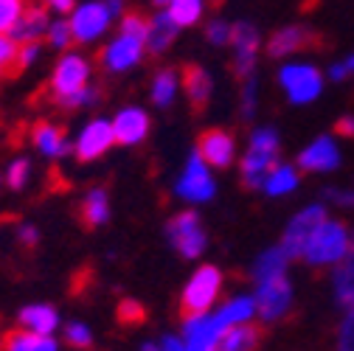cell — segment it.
<instances>
[{
  "mask_svg": "<svg viewBox=\"0 0 354 351\" xmlns=\"http://www.w3.org/2000/svg\"><path fill=\"white\" fill-rule=\"evenodd\" d=\"M256 318V301L253 298H231L216 312L183 318V351H216V343L231 326L248 323Z\"/></svg>",
  "mask_w": 354,
  "mask_h": 351,
  "instance_id": "obj_1",
  "label": "cell"
},
{
  "mask_svg": "<svg viewBox=\"0 0 354 351\" xmlns=\"http://www.w3.org/2000/svg\"><path fill=\"white\" fill-rule=\"evenodd\" d=\"M107 219H110V194H107V189L96 186L84 194V200L79 205V222L87 231H96L107 222Z\"/></svg>",
  "mask_w": 354,
  "mask_h": 351,
  "instance_id": "obj_22",
  "label": "cell"
},
{
  "mask_svg": "<svg viewBox=\"0 0 354 351\" xmlns=\"http://www.w3.org/2000/svg\"><path fill=\"white\" fill-rule=\"evenodd\" d=\"M287 261H290V256L281 250V245H279V247H270V250H264V253L256 258V265H253V281L261 284V281H268V278L284 276Z\"/></svg>",
  "mask_w": 354,
  "mask_h": 351,
  "instance_id": "obj_27",
  "label": "cell"
},
{
  "mask_svg": "<svg viewBox=\"0 0 354 351\" xmlns=\"http://www.w3.org/2000/svg\"><path fill=\"white\" fill-rule=\"evenodd\" d=\"M39 59V42H23L17 46V59H15V73L28 70L34 62Z\"/></svg>",
  "mask_w": 354,
  "mask_h": 351,
  "instance_id": "obj_40",
  "label": "cell"
},
{
  "mask_svg": "<svg viewBox=\"0 0 354 351\" xmlns=\"http://www.w3.org/2000/svg\"><path fill=\"white\" fill-rule=\"evenodd\" d=\"M91 59L82 57V54H65L57 65H54V73H51V82H48V93L54 102L82 91V87L91 84Z\"/></svg>",
  "mask_w": 354,
  "mask_h": 351,
  "instance_id": "obj_6",
  "label": "cell"
},
{
  "mask_svg": "<svg viewBox=\"0 0 354 351\" xmlns=\"http://www.w3.org/2000/svg\"><path fill=\"white\" fill-rule=\"evenodd\" d=\"M115 318H118V323H121V326H138V323H144L147 310H144V306H141L138 301L124 298V301L118 303V310H115Z\"/></svg>",
  "mask_w": 354,
  "mask_h": 351,
  "instance_id": "obj_37",
  "label": "cell"
},
{
  "mask_svg": "<svg viewBox=\"0 0 354 351\" xmlns=\"http://www.w3.org/2000/svg\"><path fill=\"white\" fill-rule=\"evenodd\" d=\"M171 20L177 26H194L203 15V3L200 0H171Z\"/></svg>",
  "mask_w": 354,
  "mask_h": 351,
  "instance_id": "obj_32",
  "label": "cell"
},
{
  "mask_svg": "<svg viewBox=\"0 0 354 351\" xmlns=\"http://www.w3.org/2000/svg\"><path fill=\"white\" fill-rule=\"evenodd\" d=\"M219 292H223V273L214 265H203L180 292V315L183 318L205 315L216 303Z\"/></svg>",
  "mask_w": 354,
  "mask_h": 351,
  "instance_id": "obj_3",
  "label": "cell"
},
{
  "mask_svg": "<svg viewBox=\"0 0 354 351\" xmlns=\"http://www.w3.org/2000/svg\"><path fill=\"white\" fill-rule=\"evenodd\" d=\"M194 152L214 169H228L236 158V138L231 129L223 126H208L197 135Z\"/></svg>",
  "mask_w": 354,
  "mask_h": 351,
  "instance_id": "obj_9",
  "label": "cell"
},
{
  "mask_svg": "<svg viewBox=\"0 0 354 351\" xmlns=\"http://www.w3.org/2000/svg\"><path fill=\"white\" fill-rule=\"evenodd\" d=\"M0 76H3V73H0Z\"/></svg>",
  "mask_w": 354,
  "mask_h": 351,
  "instance_id": "obj_57",
  "label": "cell"
},
{
  "mask_svg": "<svg viewBox=\"0 0 354 351\" xmlns=\"http://www.w3.org/2000/svg\"><path fill=\"white\" fill-rule=\"evenodd\" d=\"M348 242H351V234L343 222H332L326 219L324 225H318V231L309 236L301 258L306 265L313 267H326V265H340L346 250H348Z\"/></svg>",
  "mask_w": 354,
  "mask_h": 351,
  "instance_id": "obj_2",
  "label": "cell"
},
{
  "mask_svg": "<svg viewBox=\"0 0 354 351\" xmlns=\"http://www.w3.org/2000/svg\"><path fill=\"white\" fill-rule=\"evenodd\" d=\"M110 20H113V15L107 12V6L102 3V0H91V3H84V6H76L73 15H71L73 42L84 46V42L99 39L107 31Z\"/></svg>",
  "mask_w": 354,
  "mask_h": 351,
  "instance_id": "obj_11",
  "label": "cell"
},
{
  "mask_svg": "<svg viewBox=\"0 0 354 351\" xmlns=\"http://www.w3.org/2000/svg\"><path fill=\"white\" fill-rule=\"evenodd\" d=\"M17 326L34 334H54L59 329V312L51 303H28L17 312Z\"/></svg>",
  "mask_w": 354,
  "mask_h": 351,
  "instance_id": "obj_21",
  "label": "cell"
},
{
  "mask_svg": "<svg viewBox=\"0 0 354 351\" xmlns=\"http://www.w3.org/2000/svg\"><path fill=\"white\" fill-rule=\"evenodd\" d=\"M348 73H354V57H348L343 65H335V68H332V79H337V82L346 79Z\"/></svg>",
  "mask_w": 354,
  "mask_h": 351,
  "instance_id": "obj_50",
  "label": "cell"
},
{
  "mask_svg": "<svg viewBox=\"0 0 354 351\" xmlns=\"http://www.w3.org/2000/svg\"><path fill=\"white\" fill-rule=\"evenodd\" d=\"M256 318H261L264 323H276L284 315H290L292 310V284L287 276H276L256 284Z\"/></svg>",
  "mask_w": 354,
  "mask_h": 351,
  "instance_id": "obj_4",
  "label": "cell"
},
{
  "mask_svg": "<svg viewBox=\"0 0 354 351\" xmlns=\"http://www.w3.org/2000/svg\"><path fill=\"white\" fill-rule=\"evenodd\" d=\"M166 236L171 242V247L180 253L183 258H197L203 250H205V228L200 222V216L194 211H180L169 219L166 225Z\"/></svg>",
  "mask_w": 354,
  "mask_h": 351,
  "instance_id": "obj_5",
  "label": "cell"
},
{
  "mask_svg": "<svg viewBox=\"0 0 354 351\" xmlns=\"http://www.w3.org/2000/svg\"><path fill=\"white\" fill-rule=\"evenodd\" d=\"M261 345V329L248 321V323H236L231 326L216 343V351H259Z\"/></svg>",
  "mask_w": 354,
  "mask_h": 351,
  "instance_id": "obj_24",
  "label": "cell"
},
{
  "mask_svg": "<svg viewBox=\"0 0 354 351\" xmlns=\"http://www.w3.org/2000/svg\"><path fill=\"white\" fill-rule=\"evenodd\" d=\"M326 222V208L324 205H309L304 208L301 214L292 216V222L287 225L284 231V239H281V250L290 256V258H301L309 236L318 231V225Z\"/></svg>",
  "mask_w": 354,
  "mask_h": 351,
  "instance_id": "obj_10",
  "label": "cell"
},
{
  "mask_svg": "<svg viewBox=\"0 0 354 351\" xmlns=\"http://www.w3.org/2000/svg\"><path fill=\"white\" fill-rule=\"evenodd\" d=\"M223 3H225V0H208V6H211V9H219Z\"/></svg>",
  "mask_w": 354,
  "mask_h": 351,
  "instance_id": "obj_53",
  "label": "cell"
},
{
  "mask_svg": "<svg viewBox=\"0 0 354 351\" xmlns=\"http://www.w3.org/2000/svg\"><path fill=\"white\" fill-rule=\"evenodd\" d=\"M46 42L57 51H65L73 46V28H71V20L59 17V20H51L48 31H46Z\"/></svg>",
  "mask_w": 354,
  "mask_h": 351,
  "instance_id": "obj_31",
  "label": "cell"
},
{
  "mask_svg": "<svg viewBox=\"0 0 354 351\" xmlns=\"http://www.w3.org/2000/svg\"><path fill=\"white\" fill-rule=\"evenodd\" d=\"M155 6H166V3H171V0H152Z\"/></svg>",
  "mask_w": 354,
  "mask_h": 351,
  "instance_id": "obj_54",
  "label": "cell"
},
{
  "mask_svg": "<svg viewBox=\"0 0 354 351\" xmlns=\"http://www.w3.org/2000/svg\"><path fill=\"white\" fill-rule=\"evenodd\" d=\"M113 144H115L113 124L104 121V118H93V121L76 135V141H73V155H76V160H82V163H91V160L102 158Z\"/></svg>",
  "mask_w": 354,
  "mask_h": 351,
  "instance_id": "obj_13",
  "label": "cell"
},
{
  "mask_svg": "<svg viewBox=\"0 0 354 351\" xmlns=\"http://www.w3.org/2000/svg\"><path fill=\"white\" fill-rule=\"evenodd\" d=\"M279 79L284 84L290 102H295V104H306V102L318 99L321 87H324L321 73L315 68H309V65H287V68H281Z\"/></svg>",
  "mask_w": 354,
  "mask_h": 351,
  "instance_id": "obj_12",
  "label": "cell"
},
{
  "mask_svg": "<svg viewBox=\"0 0 354 351\" xmlns=\"http://www.w3.org/2000/svg\"><path fill=\"white\" fill-rule=\"evenodd\" d=\"M335 278H340V281H354V234H351V242H348V250H346L343 261H340L337 270H335Z\"/></svg>",
  "mask_w": 354,
  "mask_h": 351,
  "instance_id": "obj_42",
  "label": "cell"
},
{
  "mask_svg": "<svg viewBox=\"0 0 354 351\" xmlns=\"http://www.w3.org/2000/svg\"><path fill=\"white\" fill-rule=\"evenodd\" d=\"M141 351H158V343H144Z\"/></svg>",
  "mask_w": 354,
  "mask_h": 351,
  "instance_id": "obj_52",
  "label": "cell"
},
{
  "mask_svg": "<svg viewBox=\"0 0 354 351\" xmlns=\"http://www.w3.org/2000/svg\"><path fill=\"white\" fill-rule=\"evenodd\" d=\"M177 194L192 200V202H205V200L214 197V180H211V174L205 169V160L197 152L189 158L183 178L177 180Z\"/></svg>",
  "mask_w": 354,
  "mask_h": 351,
  "instance_id": "obj_17",
  "label": "cell"
},
{
  "mask_svg": "<svg viewBox=\"0 0 354 351\" xmlns=\"http://www.w3.org/2000/svg\"><path fill=\"white\" fill-rule=\"evenodd\" d=\"M102 3L107 6V12H110L113 17H121V15L127 12V0H102Z\"/></svg>",
  "mask_w": 354,
  "mask_h": 351,
  "instance_id": "obj_51",
  "label": "cell"
},
{
  "mask_svg": "<svg viewBox=\"0 0 354 351\" xmlns=\"http://www.w3.org/2000/svg\"><path fill=\"white\" fill-rule=\"evenodd\" d=\"M158 351H183V337L163 334V337L158 340Z\"/></svg>",
  "mask_w": 354,
  "mask_h": 351,
  "instance_id": "obj_48",
  "label": "cell"
},
{
  "mask_svg": "<svg viewBox=\"0 0 354 351\" xmlns=\"http://www.w3.org/2000/svg\"><path fill=\"white\" fill-rule=\"evenodd\" d=\"M174 37H177V23L171 20V15H158L149 20V31L144 39V48L149 51V57L163 54L169 46H174Z\"/></svg>",
  "mask_w": 354,
  "mask_h": 351,
  "instance_id": "obj_25",
  "label": "cell"
},
{
  "mask_svg": "<svg viewBox=\"0 0 354 351\" xmlns=\"http://www.w3.org/2000/svg\"><path fill=\"white\" fill-rule=\"evenodd\" d=\"M335 351H354V303L343 312V321L337 323Z\"/></svg>",
  "mask_w": 354,
  "mask_h": 351,
  "instance_id": "obj_36",
  "label": "cell"
},
{
  "mask_svg": "<svg viewBox=\"0 0 354 351\" xmlns=\"http://www.w3.org/2000/svg\"><path fill=\"white\" fill-rule=\"evenodd\" d=\"M31 144L37 146L39 155H46L51 160L65 158L68 152H73V144L65 138V129L54 121H37L31 129Z\"/></svg>",
  "mask_w": 354,
  "mask_h": 351,
  "instance_id": "obj_19",
  "label": "cell"
},
{
  "mask_svg": "<svg viewBox=\"0 0 354 351\" xmlns=\"http://www.w3.org/2000/svg\"><path fill=\"white\" fill-rule=\"evenodd\" d=\"M298 186V171L292 166H279L273 174H270V180L268 186H264V191H268L270 197H279V194H287Z\"/></svg>",
  "mask_w": 354,
  "mask_h": 351,
  "instance_id": "obj_29",
  "label": "cell"
},
{
  "mask_svg": "<svg viewBox=\"0 0 354 351\" xmlns=\"http://www.w3.org/2000/svg\"><path fill=\"white\" fill-rule=\"evenodd\" d=\"M0 351H3V334H0Z\"/></svg>",
  "mask_w": 354,
  "mask_h": 351,
  "instance_id": "obj_56",
  "label": "cell"
},
{
  "mask_svg": "<svg viewBox=\"0 0 354 351\" xmlns=\"http://www.w3.org/2000/svg\"><path fill=\"white\" fill-rule=\"evenodd\" d=\"M51 26V12L48 6H28L20 20L15 23V28L9 31V37L17 42V46H23V42H39L42 37H46Z\"/></svg>",
  "mask_w": 354,
  "mask_h": 351,
  "instance_id": "obj_20",
  "label": "cell"
},
{
  "mask_svg": "<svg viewBox=\"0 0 354 351\" xmlns=\"http://www.w3.org/2000/svg\"><path fill=\"white\" fill-rule=\"evenodd\" d=\"M65 343L71 348H79V351H87V348H93V332L87 323H79V321H71L65 323Z\"/></svg>",
  "mask_w": 354,
  "mask_h": 351,
  "instance_id": "obj_33",
  "label": "cell"
},
{
  "mask_svg": "<svg viewBox=\"0 0 354 351\" xmlns=\"http://www.w3.org/2000/svg\"><path fill=\"white\" fill-rule=\"evenodd\" d=\"M279 169V149H259L250 146L248 155L242 158L239 174H242V189L245 191H256L264 189L270 180V174Z\"/></svg>",
  "mask_w": 354,
  "mask_h": 351,
  "instance_id": "obj_14",
  "label": "cell"
},
{
  "mask_svg": "<svg viewBox=\"0 0 354 351\" xmlns=\"http://www.w3.org/2000/svg\"><path fill=\"white\" fill-rule=\"evenodd\" d=\"M205 39L211 42V46H228L231 42V26L223 23V20L205 23Z\"/></svg>",
  "mask_w": 354,
  "mask_h": 351,
  "instance_id": "obj_41",
  "label": "cell"
},
{
  "mask_svg": "<svg viewBox=\"0 0 354 351\" xmlns=\"http://www.w3.org/2000/svg\"><path fill=\"white\" fill-rule=\"evenodd\" d=\"M174 87H177V73L174 68H158L152 79V104L155 107H169L174 102Z\"/></svg>",
  "mask_w": 354,
  "mask_h": 351,
  "instance_id": "obj_28",
  "label": "cell"
},
{
  "mask_svg": "<svg viewBox=\"0 0 354 351\" xmlns=\"http://www.w3.org/2000/svg\"><path fill=\"white\" fill-rule=\"evenodd\" d=\"M17 239H20L23 247H37V245H39V231H37L31 222H23V225L17 228Z\"/></svg>",
  "mask_w": 354,
  "mask_h": 351,
  "instance_id": "obj_44",
  "label": "cell"
},
{
  "mask_svg": "<svg viewBox=\"0 0 354 351\" xmlns=\"http://www.w3.org/2000/svg\"><path fill=\"white\" fill-rule=\"evenodd\" d=\"M337 163H340L337 146L326 135L318 138L313 146L298 155V169L301 171H332V169H337Z\"/></svg>",
  "mask_w": 354,
  "mask_h": 351,
  "instance_id": "obj_23",
  "label": "cell"
},
{
  "mask_svg": "<svg viewBox=\"0 0 354 351\" xmlns=\"http://www.w3.org/2000/svg\"><path fill=\"white\" fill-rule=\"evenodd\" d=\"M144 39L141 37H129V34H118L110 46L99 54V62L104 70H113V73H121V70H129L136 68L141 59H144Z\"/></svg>",
  "mask_w": 354,
  "mask_h": 351,
  "instance_id": "obj_15",
  "label": "cell"
},
{
  "mask_svg": "<svg viewBox=\"0 0 354 351\" xmlns=\"http://www.w3.org/2000/svg\"><path fill=\"white\" fill-rule=\"evenodd\" d=\"M326 46V37L306 28V26H287V28H279L268 37L264 42V51H268L270 59H281V57H290V54H298V51H309L315 48L321 51Z\"/></svg>",
  "mask_w": 354,
  "mask_h": 351,
  "instance_id": "obj_7",
  "label": "cell"
},
{
  "mask_svg": "<svg viewBox=\"0 0 354 351\" xmlns=\"http://www.w3.org/2000/svg\"><path fill=\"white\" fill-rule=\"evenodd\" d=\"M324 197H326V200H332V202H337V205L354 208V189H348V191H340V189H329V191H324Z\"/></svg>",
  "mask_w": 354,
  "mask_h": 351,
  "instance_id": "obj_45",
  "label": "cell"
},
{
  "mask_svg": "<svg viewBox=\"0 0 354 351\" xmlns=\"http://www.w3.org/2000/svg\"><path fill=\"white\" fill-rule=\"evenodd\" d=\"M113 135L121 146H136L149 135V115L141 107H124L113 118Z\"/></svg>",
  "mask_w": 354,
  "mask_h": 351,
  "instance_id": "obj_18",
  "label": "cell"
},
{
  "mask_svg": "<svg viewBox=\"0 0 354 351\" xmlns=\"http://www.w3.org/2000/svg\"><path fill=\"white\" fill-rule=\"evenodd\" d=\"M15 59H17V42L9 34H0V73L15 76Z\"/></svg>",
  "mask_w": 354,
  "mask_h": 351,
  "instance_id": "obj_39",
  "label": "cell"
},
{
  "mask_svg": "<svg viewBox=\"0 0 354 351\" xmlns=\"http://www.w3.org/2000/svg\"><path fill=\"white\" fill-rule=\"evenodd\" d=\"M147 31H149V17H147L144 12L129 9V12L121 15L118 34H129V37H141V39H147Z\"/></svg>",
  "mask_w": 354,
  "mask_h": 351,
  "instance_id": "obj_34",
  "label": "cell"
},
{
  "mask_svg": "<svg viewBox=\"0 0 354 351\" xmlns=\"http://www.w3.org/2000/svg\"><path fill=\"white\" fill-rule=\"evenodd\" d=\"M3 351H59L51 334H34L26 329H12L3 334Z\"/></svg>",
  "mask_w": 354,
  "mask_h": 351,
  "instance_id": "obj_26",
  "label": "cell"
},
{
  "mask_svg": "<svg viewBox=\"0 0 354 351\" xmlns=\"http://www.w3.org/2000/svg\"><path fill=\"white\" fill-rule=\"evenodd\" d=\"M250 146H259V149H279L276 129H259V133H253V135H250Z\"/></svg>",
  "mask_w": 354,
  "mask_h": 351,
  "instance_id": "obj_43",
  "label": "cell"
},
{
  "mask_svg": "<svg viewBox=\"0 0 354 351\" xmlns=\"http://www.w3.org/2000/svg\"><path fill=\"white\" fill-rule=\"evenodd\" d=\"M177 79H180V87L183 93L189 99V107L194 115H203L211 104V91H214V82L208 76V70L203 65H194V62H183L180 65V73H177Z\"/></svg>",
  "mask_w": 354,
  "mask_h": 351,
  "instance_id": "obj_16",
  "label": "cell"
},
{
  "mask_svg": "<svg viewBox=\"0 0 354 351\" xmlns=\"http://www.w3.org/2000/svg\"><path fill=\"white\" fill-rule=\"evenodd\" d=\"M3 180H6V186L12 189V191H23L26 186H28V180H31V160L28 158H15L12 163H9V169L3 171Z\"/></svg>",
  "mask_w": 354,
  "mask_h": 351,
  "instance_id": "obj_30",
  "label": "cell"
},
{
  "mask_svg": "<svg viewBox=\"0 0 354 351\" xmlns=\"http://www.w3.org/2000/svg\"><path fill=\"white\" fill-rule=\"evenodd\" d=\"M234 46V59H231V76L242 84L248 79H253V68H256V54H259V31L250 26V23H236L231 26V42Z\"/></svg>",
  "mask_w": 354,
  "mask_h": 351,
  "instance_id": "obj_8",
  "label": "cell"
},
{
  "mask_svg": "<svg viewBox=\"0 0 354 351\" xmlns=\"http://www.w3.org/2000/svg\"><path fill=\"white\" fill-rule=\"evenodd\" d=\"M99 99H102V91H99V87L87 84V87H82V91H76V93H71V96H65V99H59V102H54V104H59V107H65V110H79V107H91V104H96Z\"/></svg>",
  "mask_w": 354,
  "mask_h": 351,
  "instance_id": "obj_35",
  "label": "cell"
},
{
  "mask_svg": "<svg viewBox=\"0 0 354 351\" xmlns=\"http://www.w3.org/2000/svg\"><path fill=\"white\" fill-rule=\"evenodd\" d=\"M335 135L354 138V115H343V118L335 121Z\"/></svg>",
  "mask_w": 354,
  "mask_h": 351,
  "instance_id": "obj_47",
  "label": "cell"
},
{
  "mask_svg": "<svg viewBox=\"0 0 354 351\" xmlns=\"http://www.w3.org/2000/svg\"><path fill=\"white\" fill-rule=\"evenodd\" d=\"M23 12H26V0H0V34H9Z\"/></svg>",
  "mask_w": 354,
  "mask_h": 351,
  "instance_id": "obj_38",
  "label": "cell"
},
{
  "mask_svg": "<svg viewBox=\"0 0 354 351\" xmlns=\"http://www.w3.org/2000/svg\"><path fill=\"white\" fill-rule=\"evenodd\" d=\"M242 115H245V121L253 115V79H248L242 87Z\"/></svg>",
  "mask_w": 354,
  "mask_h": 351,
  "instance_id": "obj_46",
  "label": "cell"
},
{
  "mask_svg": "<svg viewBox=\"0 0 354 351\" xmlns=\"http://www.w3.org/2000/svg\"><path fill=\"white\" fill-rule=\"evenodd\" d=\"M42 6H48V12H57V15H68L76 9V0H46Z\"/></svg>",
  "mask_w": 354,
  "mask_h": 351,
  "instance_id": "obj_49",
  "label": "cell"
},
{
  "mask_svg": "<svg viewBox=\"0 0 354 351\" xmlns=\"http://www.w3.org/2000/svg\"><path fill=\"white\" fill-rule=\"evenodd\" d=\"M3 183H6V180H3V174H0V189H3Z\"/></svg>",
  "mask_w": 354,
  "mask_h": 351,
  "instance_id": "obj_55",
  "label": "cell"
}]
</instances>
